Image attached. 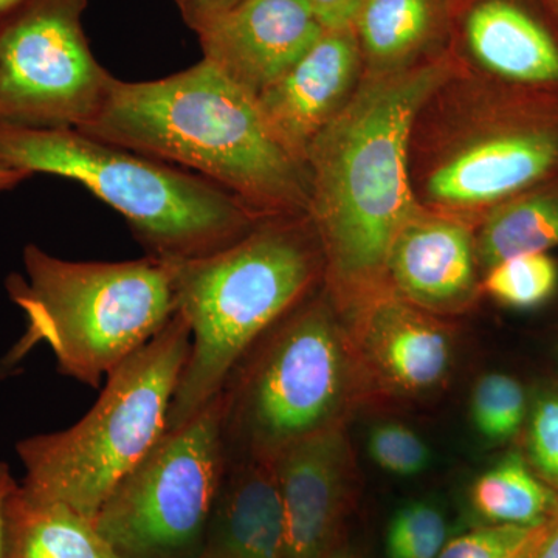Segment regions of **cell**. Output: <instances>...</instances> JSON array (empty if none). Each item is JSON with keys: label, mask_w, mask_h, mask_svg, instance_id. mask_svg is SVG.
<instances>
[{"label": "cell", "mask_w": 558, "mask_h": 558, "mask_svg": "<svg viewBox=\"0 0 558 558\" xmlns=\"http://www.w3.org/2000/svg\"><path fill=\"white\" fill-rule=\"evenodd\" d=\"M446 73L438 64L380 73L355 92L307 148V216L333 301L385 284L392 242L421 215L410 189V135Z\"/></svg>", "instance_id": "6da1fadb"}, {"label": "cell", "mask_w": 558, "mask_h": 558, "mask_svg": "<svg viewBox=\"0 0 558 558\" xmlns=\"http://www.w3.org/2000/svg\"><path fill=\"white\" fill-rule=\"evenodd\" d=\"M78 131L201 175L263 218L307 215V165L279 142L256 97L207 61L160 80L113 78Z\"/></svg>", "instance_id": "7a4b0ae2"}, {"label": "cell", "mask_w": 558, "mask_h": 558, "mask_svg": "<svg viewBox=\"0 0 558 558\" xmlns=\"http://www.w3.org/2000/svg\"><path fill=\"white\" fill-rule=\"evenodd\" d=\"M300 216L260 219L233 244L185 260H168L178 314L191 348L168 414L180 428L218 398L231 371L264 333L310 299L325 275L317 233Z\"/></svg>", "instance_id": "3957f363"}, {"label": "cell", "mask_w": 558, "mask_h": 558, "mask_svg": "<svg viewBox=\"0 0 558 558\" xmlns=\"http://www.w3.org/2000/svg\"><path fill=\"white\" fill-rule=\"evenodd\" d=\"M0 163L78 182L123 216L149 256L165 260L218 252L264 219L201 175L78 130L0 121Z\"/></svg>", "instance_id": "277c9868"}, {"label": "cell", "mask_w": 558, "mask_h": 558, "mask_svg": "<svg viewBox=\"0 0 558 558\" xmlns=\"http://www.w3.org/2000/svg\"><path fill=\"white\" fill-rule=\"evenodd\" d=\"M25 277L7 290L27 329L7 355L11 366L46 343L62 376L94 389L153 340L178 312L168 260H68L28 244Z\"/></svg>", "instance_id": "5b68a950"}, {"label": "cell", "mask_w": 558, "mask_h": 558, "mask_svg": "<svg viewBox=\"0 0 558 558\" xmlns=\"http://www.w3.org/2000/svg\"><path fill=\"white\" fill-rule=\"evenodd\" d=\"M229 461L271 462L368 402L329 292L304 300L260 337L219 392Z\"/></svg>", "instance_id": "8992f818"}, {"label": "cell", "mask_w": 558, "mask_h": 558, "mask_svg": "<svg viewBox=\"0 0 558 558\" xmlns=\"http://www.w3.org/2000/svg\"><path fill=\"white\" fill-rule=\"evenodd\" d=\"M191 348L182 315L112 371L89 413L61 432L16 444L21 486L95 519L102 502L168 432V414Z\"/></svg>", "instance_id": "52a82bcc"}, {"label": "cell", "mask_w": 558, "mask_h": 558, "mask_svg": "<svg viewBox=\"0 0 558 558\" xmlns=\"http://www.w3.org/2000/svg\"><path fill=\"white\" fill-rule=\"evenodd\" d=\"M227 465L218 396L161 436L102 502L95 524L119 558H199Z\"/></svg>", "instance_id": "ba28073f"}, {"label": "cell", "mask_w": 558, "mask_h": 558, "mask_svg": "<svg viewBox=\"0 0 558 558\" xmlns=\"http://www.w3.org/2000/svg\"><path fill=\"white\" fill-rule=\"evenodd\" d=\"M89 0H27L0 22V121L81 130L108 97L110 75L83 28Z\"/></svg>", "instance_id": "9c48e42d"}, {"label": "cell", "mask_w": 558, "mask_h": 558, "mask_svg": "<svg viewBox=\"0 0 558 558\" xmlns=\"http://www.w3.org/2000/svg\"><path fill=\"white\" fill-rule=\"evenodd\" d=\"M336 306L368 402L422 398L449 379L454 362L450 329L435 315L400 299L387 282Z\"/></svg>", "instance_id": "30bf717a"}, {"label": "cell", "mask_w": 558, "mask_h": 558, "mask_svg": "<svg viewBox=\"0 0 558 558\" xmlns=\"http://www.w3.org/2000/svg\"><path fill=\"white\" fill-rule=\"evenodd\" d=\"M193 32L202 60L258 97L303 58L325 28L307 0H240Z\"/></svg>", "instance_id": "8fae6325"}, {"label": "cell", "mask_w": 558, "mask_h": 558, "mask_svg": "<svg viewBox=\"0 0 558 558\" xmlns=\"http://www.w3.org/2000/svg\"><path fill=\"white\" fill-rule=\"evenodd\" d=\"M282 521L286 558H326L337 537L355 483L347 425L292 444L271 461Z\"/></svg>", "instance_id": "7c38bea8"}, {"label": "cell", "mask_w": 558, "mask_h": 558, "mask_svg": "<svg viewBox=\"0 0 558 558\" xmlns=\"http://www.w3.org/2000/svg\"><path fill=\"white\" fill-rule=\"evenodd\" d=\"M359 69L352 28L325 31L292 69L256 97L279 142L306 163L312 140L344 105Z\"/></svg>", "instance_id": "4fadbf2b"}, {"label": "cell", "mask_w": 558, "mask_h": 558, "mask_svg": "<svg viewBox=\"0 0 558 558\" xmlns=\"http://www.w3.org/2000/svg\"><path fill=\"white\" fill-rule=\"evenodd\" d=\"M476 260V244L462 223L418 215L392 242L385 282L418 310L461 314L478 292Z\"/></svg>", "instance_id": "5bb4252c"}, {"label": "cell", "mask_w": 558, "mask_h": 558, "mask_svg": "<svg viewBox=\"0 0 558 558\" xmlns=\"http://www.w3.org/2000/svg\"><path fill=\"white\" fill-rule=\"evenodd\" d=\"M558 160V142L545 132L481 140L433 171L428 196L454 207L490 204L543 178Z\"/></svg>", "instance_id": "9a60e30c"}, {"label": "cell", "mask_w": 558, "mask_h": 558, "mask_svg": "<svg viewBox=\"0 0 558 558\" xmlns=\"http://www.w3.org/2000/svg\"><path fill=\"white\" fill-rule=\"evenodd\" d=\"M199 558H286L271 462L229 461Z\"/></svg>", "instance_id": "2e32d148"}, {"label": "cell", "mask_w": 558, "mask_h": 558, "mask_svg": "<svg viewBox=\"0 0 558 558\" xmlns=\"http://www.w3.org/2000/svg\"><path fill=\"white\" fill-rule=\"evenodd\" d=\"M468 40L481 64L523 83L558 80V47L548 32L506 0H487L470 13Z\"/></svg>", "instance_id": "e0dca14e"}, {"label": "cell", "mask_w": 558, "mask_h": 558, "mask_svg": "<svg viewBox=\"0 0 558 558\" xmlns=\"http://www.w3.org/2000/svg\"><path fill=\"white\" fill-rule=\"evenodd\" d=\"M3 558H119L97 524L21 486L7 508Z\"/></svg>", "instance_id": "ac0fdd59"}, {"label": "cell", "mask_w": 558, "mask_h": 558, "mask_svg": "<svg viewBox=\"0 0 558 558\" xmlns=\"http://www.w3.org/2000/svg\"><path fill=\"white\" fill-rule=\"evenodd\" d=\"M473 509L490 524L538 527L558 513V492L512 451L472 484Z\"/></svg>", "instance_id": "d6986e66"}, {"label": "cell", "mask_w": 558, "mask_h": 558, "mask_svg": "<svg viewBox=\"0 0 558 558\" xmlns=\"http://www.w3.org/2000/svg\"><path fill=\"white\" fill-rule=\"evenodd\" d=\"M554 247H558V193L538 194L488 216L476 241V258L488 270L513 256Z\"/></svg>", "instance_id": "ffe728a7"}, {"label": "cell", "mask_w": 558, "mask_h": 558, "mask_svg": "<svg viewBox=\"0 0 558 558\" xmlns=\"http://www.w3.org/2000/svg\"><path fill=\"white\" fill-rule=\"evenodd\" d=\"M432 25L429 0H368L354 27L369 60L396 70L427 39Z\"/></svg>", "instance_id": "44dd1931"}, {"label": "cell", "mask_w": 558, "mask_h": 558, "mask_svg": "<svg viewBox=\"0 0 558 558\" xmlns=\"http://www.w3.org/2000/svg\"><path fill=\"white\" fill-rule=\"evenodd\" d=\"M470 416L476 432L490 442L515 438L527 418L523 385L508 374H486L473 388Z\"/></svg>", "instance_id": "7402d4cb"}, {"label": "cell", "mask_w": 558, "mask_h": 558, "mask_svg": "<svg viewBox=\"0 0 558 558\" xmlns=\"http://www.w3.org/2000/svg\"><path fill=\"white\" fill-rule=\"evenodd\" d=\"M557 282L556 260L546 253H527L488 269L484 289L506 306L531 310L553 295Z\"/></svg>", "instance_id": "603a6c76"}, {"label": "cell", "mask_w": 558, "mask_h": 558, "mask_svg": "<svg viewBox=\"0 0 558 558\" xmlns=\"http://www.w3.org/2000/svg\"><path fill=\"white\" fill-rule=\"evenodd\" d=\"M449 526L435 505L414 501L392 517L387 531L389 558H436L447 545Z\"/></svg>", "instance_id": "cb8c5ba5"}, {"label": "cell", "mask_w": 558, "mask_h": 558, "mask_svg": "<svg viewBox=\"0 0 558 558\" xmlns=\"http://www.w3.org/2000/svg\"><path fill=\"white\" fill-rule=\"evenodd\" d=\"M369 458L384 472L400 478L421 475L428 469L432 453L414 429L400 422H380L371 428L366 442Z\"/></svg>", "instance_id": "d4e9b609"}, {"label": "cell", "mask_w": 558, "mask_h": 558, "mask_svg": "<svg viewBox=\"0 0 558 558\" xmlns=\"http://www.w3.org/2000/svg\"><path fill=\"white\" fill-rule=\"evenodd\" d=\"M546 524L538 527L487 524L450 539L436 558H526Z\"/></svg>", "instance_id": "484cf974"}, {"label": "cell", "mask_w": 558, "mask_h": 558, "mask_svg": "<svg viewBox=\"0 0 558 558\" xmlns=\"http://www.w3.org/2000/svg\"><path fill=\"white\" fill-rule=\"evenodd\" d=\"M527 462L548 486L558 492V391H545L527 416Z\"/></svg>", "instance_id": "4316f807"}, {"label": "cell", "mask_w": 558, "mask_h": 558, "mask_svg": "<svg viewBox=\"0 0 558 558\" xmlns=\"http://www.w3.org/2000/svg\"><path fill=\"white\" fill-rule=\"evenodd\" d=\"M366 2L368 0H307L325 31H348L354 27Z\"/></svg>", "instance_id": "83f0119b"}, {"label": "cell", "mask_w": 558, "mask_h": 558, "mask_svg": "<svg viewBox=\"0 0 558 558\" xmlns=\"http://www.w3.org/2000/svg\"><path fill=\"white\" fill-rule=\"evenodd\" d=\"M240 0H175L183 21L193 31L202 22L236 5Z\"/></svg>", "instance_id": "f1b7e54d"}, {"label": "cell", "mask_w": 558, "mask_h": 558, "mask_svg": "<svg viewBox=\"0 0 558 558\" xmlns=\"http://www.w3.org/2000/svg\"><path fill=\"white\" fill-rule=\"evenodd\" d=\"M20 487L10 465L0 459V558H3V546H5V520L7 508L16 488Z\"/></svg>", "instance_id": "f546056e"}, {"label": "cell", "mask_w": 558, "mask_h": 558, "mask_svg": "<svg viewBox=\"0 0 558 558\" xmlns=\"http://www.w3.org/2000/svg\"><path fill=\"white\" fill-rule=\"evenodd\" d=\"M526 558H558V513L543 529L542 535Z\"/></svg>", "instance_id": "4dcf8cb0"}, {"label": "cell", "mask_w": 558, "mask_h": 558, "mask_svg": "<svg viewBox=\"0 0 558 558\" xmlns=\"http://www.w3.org/2000/svg\"><path fill=\"white\" fill-rule=\"evenodd\" d=\"M28 178H31V175L25 174V172L13 170V168L0 163V191L16 189L17 185H21V183L25 182Z\"/></svg>", "instance_id": "1f68e13d"}, {"label": "cell", "mask_w": 558, "mask_h": 558, "mask_svg": "<svg viewBox=\"0 0 558 558\" xmlns=\"http://www.w3.org/2000/svg\"><path fill=\"white\" fill-rule=\"evenodd\" d=\"M24 2H27V0H0V22L10 16L13 11L20 9Z\"/></svg>", "instance_id": "d6a6232c"}, {"label": "cell", "mask_w": 558, "mask_h": 558, "mask_svg": "<svg viewBox=\"0 0 558 558\" xmlns=\"http://www.w3.org/2000/svg\"><path fill=\"white\" fill-rule=\"evenodd\" d=\"M326 558H354V556H352L347 548H339V546H337Z\"/></svg>", "instance_id": "836d02e7"}]
</instances>
